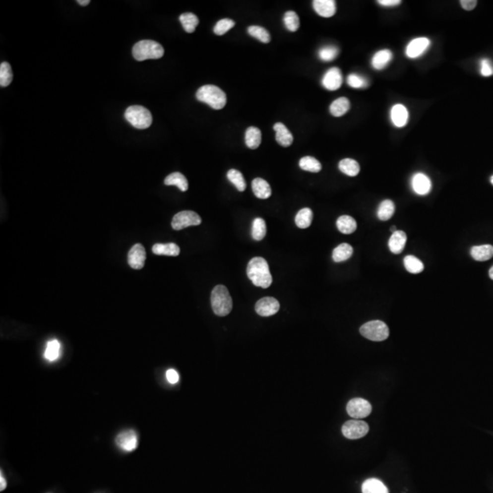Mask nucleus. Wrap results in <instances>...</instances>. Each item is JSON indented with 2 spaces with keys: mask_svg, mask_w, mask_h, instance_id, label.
Listing matches in <instances>:
<instances>
[{
  "mask_svg": "<svg viewBox=\"0 0 493 493\" xmlns=\"http://www.w3.org/2000/svg\"><path fill=\"white\" fill-rule=\"evenodd\" d=\"M246 275L255 286L267 289L272 283L268 262L260 257L253 258L246 267Z\"/></svg>",
  "mask_w": 493,
  "mask_h": 493,
  "instance_id": "nucleus-1",
  "label": "nucleus"
},
{
  "mask_svg": "<svg viewBox=\"0 0 493 493\" xmlns=\"http://www.w3.org/2000/svg\"><path fill=\"white\" fill-rule=\"evenodd\" d=\"M196 99L202 103L209 105L215 110L223 109L227 104V95L218 87L215 85H204L196 92Z\"/></svg>",
  "mask_w": 493,
  "mask_h": 493,
  "instance_id": "nucleus-2",
  "label": "nucleus"
},
{
  "mask_svg": "<svg viewBox=\"0 0 493 493\" xmlns=\"http://www.w3.org/2000/svg\"><path fill=\"white\" fill-rule=\"evenodd\" d=\"M164 53L163 46L155 40H141L132 48V56L138 62L157 60L163 57Z\"/></svg>",
  "mask_w": 493,
  "mask_h": 493,
  "instance_id": "nucleus-3",
  "label": "nucleus"
},
{
  "mask_svg": "<svg viewBox=\"0 0 493 493\" xmlns=\"http://www.w3.org/2000/svg\"><path fill=\"white\" fill-rule=\"evenodd\" d=\"M211 305L216 315L227 316L230 313L233 304L229 290L223 285H218L213 289L211 293Z\"/></svg>",
  "mask_w": 493,
  "mask_h": 493,
  "instance_id": "nucleus-4",
  "label": "nucleus"
},
{
  "mask_svg": "<svg viewBox=\"0 0 493 493\" xmlns=\"http://www.w3.org/2000/svg\"><path fill=\"white\" fill-rule=\"evenodd\" d=\"M124 117L128 123L136 129H146L151 126L153 117L149 112L143 106L132 105L127 108Z\"/></svg>",
  "mask_w": 493,
  "mask_h": 493,
  "instance_id": "nucleus-5",
  "label": "nucleus"
},
{
  "mask_svg": "<svg viewBox=\"0 0 493 493\" xmlns=\"http://www.w3.org/2000/svg\"><path fill=\"white\" fill-rule=\"evenodd\" d=\"M360 333L364 337L373 342H381L389 336V329L382 321H368L362 325Z\"/></svg>",
  "mask_w": 493,
  "mask_h": 493,
  "instance_id": "nucleus-6",
  "label": "nucleus"
},
{
  "mask_svg": "<svg viewBox=\"0 0 493 493\" xmlns=\"http://www.w3.org/2000/svg\"><path fill=\"white\" fill-rule=\"evenodd\" d=\"M201 222L202 219L197 213L185 210L175 215L171 226L175 230H181L191 226H198Z\"/></svg>",
  "mask_w": 493,
  "mask_h": 493,
  "instance_id": "nucleus-7",
  "label": "nucleus"
},
{
  "mask_svg": "<svg viewBox=\"0 0 493 493\" xmlns=\"http://www.w3.org/2000/svg\"><path fill=\"white\" fill-rule=\"evenodd\" d=\"M346 410L352 418L364 419L372 412V406L366 399L354 398L348 402Z\"/></svg>",
  "mask_w": 493,
  "mask_h": 493,
  "instance_id": "nucleus-8",
  "label": "nucleus"
},
{
  "mask_svg": "<svg viewBox=\"0 0 493 493\" xmlns=\"http://www.w3.org/2000/svg\"><path fill=\"white\" fill-rule=\"evenodd\" d=\"M342 431L345 437L349 439H357L367 435L369 431V427L364 421L350 420L344 423Z\"/></svg>",
  "mask_w": 493,
  "mask_h": 493,
  "instance_id": "nucleus-9",
  "label": "nucleus"
},
{
  "mask_svg": "<svg viewBox=\"0 0 493 493\" xmlns=\"http://www.w3.org/2000/svg\"><path fill=\"white\" fill-rule=\"evenodd\" d=\"M115 443L122 450L125 452H132L138 447L137 434L134 430L123 431L116 436Z\"/></svg>",
  "mask_w": 493,
  "mask_h": 493,
  "instance_id": "nucleus-10",
  "label": "nucleus"
},
{
  "mask_svg": "<svg viewBox=\"0 0 493 493\" xmlns=\"http://www.w3.org/2000/svg\"><path fill=\"white\" fill-rule=\"evenodd\" d=\"M255 310L258 315L263 317L274 315L280 310V303L273 297H264L257 302Z\"/></svg>",
  "mask_w": 493,
  "mask_h": 493,
  "instance_id": "nucleus-11",
  "label": "nucleus"
},
{
  "mask_svg": "<svg viewBox=\"0 0 493 493\" xmlns=\"http://www.w3.org/2000/svg\"><path fill=\"white\" fill-rule=\"evenodd\" d=\"M127 259L128 263L132 269L134 270L143 269L146 259V252L143 245L139 243L133 245L128 252Z\"/></svg>",
  "mask_w": 493,
  "mask_h": 493,
  "instance_id": "nucleus-12",
  "label": "nucleus"
},
{
  "mask_svg": "<svg viewBox=\"0 0 493 493\" xmlns=\"http://www.w3.org/2000/svg\"><path fill=\"white\" fill-rule=\"evenodd\" d=\"M430 40L428 38H417L411 40L406 49V55L410 59L420 57L430 48Z\"/></svg>",
  "mask_w": 493,
  "mask_h": 493,
  "instance_id": "nucleus-13",
  "label": "nucleus"
},
{
  "mask_svg": "<svg viewBox=\"0 0 493 493\" xmlns=\"http://www.w3.org/2000/svg\"><path fill=\"white\" fill-rule=\"evenodd\" d=\"M322 86L328 91H336L343 83V75L338 68H331L323 75L321 80Z\"/></svg>",
  "mask_w": 493,
  "mask_h": 493,
  "instance_id": "nucleus-14",
  "label": "nucleus"
},
{
  "mask_svg": "<svg viewBox=\"0 0 493 493\" xmlns=\"http://www.w3.org/2000/svg\"><path fill=\"white\" fill-rule=\"evenodd\" d=\"M414 192L419 195H428L432 188L431 180L423 173H417L411 179Z\"/></svg>",
  "mask_w": 493,
  "mask_h": 493,
  "instance_id": "nucleus-15",
  "label": "nucleus"
},
{
  "mask_svg": "<svg viewBox=\"0 0 493 493\" xmlns=\"http://www.w3.org/2000/svg\"><path fill=\"white\" fill-rule=\"evenodd\" d=\"M312 6L316 13L322 17H331L336 13V2L333 0H314Z\"/></svg>",
  "mask_w": 493,
  "mask_h": 493,
  "instance_id": "nucleus-16",
  "label": "nucleus"
},
{
  "mask_svg": "<svg viewBox=\"0 0 493 493\" xmlns=\"http://www.w3.org/2000/svg\"><path fill=\"white\" fill-rule=\"evenodd\" d=\"M390 116L393 124L398 128H402L407 124L409 115L408 111L404 105L396 104L392 107Z\"/></svg>",
  "mask_w": 493,
  "mask_h": 493,
  "instance_id": "nucleus-17",
  "label": "nucleus"
},
{
  "mask_svg": "<svg viewBox=\"0 0 493 493\" xmlns=\"http://www.w3.org/2000/svg\"><path fill=\"white\" fill-rule=\"evenodd\" d=\"M406 243H407L406 233L402 230H396V232L393 233L390 237L388 241L390 251L394 254L401 253L406 246Z\"/></svg>",
  "mask_w": 493,
  "mask_h": 493,
  "instance_id": "nucleus-18",
  "label": "nucleus"
},
{
  "mask_svg": "<svg viewBox=\"0 0 493 493\" xmlns=\"http://www.w3.org/2000/svg\"><path fill=\"white\" fill-rule=\"evenodd\" d=\"M273 129L276 132V141L280 143L281 146L288 147V146L292 145L293 142V134L283 123H277L273 127Z\"/></svg>",
  "mask_w": 493,
  "mask_h": 493,
  "instance_id": "nucleus-19",
  "label": "nucleus"
},
{
  "mask_svg": "<svg viewBox=\"0 0 493 493\" xmlns=\"http://www.w3.org/2000/svg\"><path fill=\"white\" fill-rule=\"evenodd\" d=\"M254 195L260 199H267L271 195L270 184L262 178H255L252 181Z\"/></svg>",
  "mask_w": 493,
  "mask_h": 493,
  "instance_id": "nucleus-20",
  "label": "nucleus"
},
{
  "mask_svg": "<svg viewBox=\"0 0 493 493\" xmlns=\"http://www.w3.org/2000/svg\"><path fill=\"white\" fill-rule=\"evenodd\" d=\"M393 59V54L389 50H381L373 55L372 66L373 69H383L385 68Z\"/></svg>",
  "mask_w": 493,
  "mask_h": 493,
  "instance_id": "nucleus-21",
  "label": "nucleus"
},
{
  "mask_svg": "<svg viewBox=\"0 0 493 493\" xmlns=\"http://www.w3.org/2000/svg\"><path fill=\"white\" fill-rule=\"evenodd\" d=\"M152 250L155 255L177 257L180 253V247L175 243H166V244L158 243L153 246Z\"/></svg>",
  "mask_w": 493,
  "mask_h": 493,
  "instance_id": "nucleus-22",
  "label": "nucleus"
},
{
  "mask_svg": "<svg viewBox=\"0 0 493 493\" xmlns=\"http://www.w3.org/2000/svg\"><path fill=\"white\" fill-rule=\"evenodd\" d=\"M470 254L477 261H486L493 257V246L482 245L471 247Z\"/></svg>",
  "mask_w": 493,
  "mask_h": 493,
  "instance_id": "nucleus-23",
  "label": "nucleus"
},
{
  "mask_svg": "<svg viewBox=\"0 0 493 493\" xmlns=\"http://www.w3.org/2000/svg\"><path fill=\"white\" fill-rule=\"evenodd\" d=\"M165 185H176L182 192H185L188 189V182L187 179L184 176L183 174L179 172H175L167 176L165 179Z\"/></svg>",
  "mask_w": 493,
  "mask_h": 493,
  "instance_id": "nucleus-24",
  "label": "nucleus"
},
{
  "mask_svg": "<svg viewBox=\"0 0 493 493\" xmlns=\"http://www.w3.org/2000/svg\"><path fill=\"white\" fill-rule=\"evenodd\" d=\"M246 146L250 149H257L261 143V132L257 127H249L245 133Z\"/></svg>",
  "mask_w": 493,
  "mask_h": 493,
  "instance_id": "nucleus-25",
  "label": "nucleus"
},
{
  "mask_svg": "<svg viewBox=\"0 0 493 493\" xmlns=\"http://www.w3.org/2000/svg\"><path fill=\"white\" fill-rule=\"evenodd\" d=\"M363 493H388V490L383 482L377 479H369L362 486Z\"/></svg>",
  "mask_w": 493,
  "mask_h": 493,
  "instance_id": "nucleus-26",
  "label": "nucleus"
},
{
  "mask_svg": "<svg viewBox=\"0 0 493 493\" xmlns=\"http://www.w3.org/2000/svg\"><path fill=\"white\" fill-rule=\"evenodd\" d=\"M349 110H350V102L345 97L336 99L330 106V113L335 117L343 116Z\"/></svg>",
  "mask_w": 493,
  "mask_h": 493,
  "instance_id": "nucleus-27",
  "label": "nucleus"
},
{
  "mask_svg": "<svg viewBox=\"0 0 493 493\" xmlns=\"http://www.w3.org/2000/svg\"><path fill=\"white\" fill-rule=\"evenodd\" d=\"M336 226L340 232L344 234H352L357 229V223L350 216H341L336 221Z\"/></svg>",
  "mask_w": 493,
  "mask_h": 493,
  "instance_id": "nucleus-28",
  "label": "nucleus"
},
{
  "mask_svg": "<svg viewBox=\"0 0 493 493\" xmlns=\"http://www.w3.org/2000/svg\"><path fill=\"white\" fill-rule=\"evenodd\" d=\"M354 252L353 247L347 243L340 244L336 246L333 251V258L335 262H342L345 261L352 257Z\"/></svg>",
  "mask_w": 493,
  "mask_h": 493,
  "instance_id": "nucleus-29",
  "label": "nucleus"
},
{
  "mask_svg": "<svg viewBox=\"0 0 493 493\" xmlns=\"http://www.w3.org/2000/svg\"><path fill=\"white\" fill-rule=\"evenodd\" d=\"M339 169L349 177H356L360 172V166L356 160L345 158L339 163Z\"/></svg>",
  "mask_w": 493,
  "mask_h": 493,
  "instance_id": "nucleus-30",
  "label": "nucleus"
},
{
  "mask_svg": "<svg viewBox=\"0 0 493 493\" xmlns=\"http://www.w3.org/2000/svg\"><path fill=\"white\" fill-rule=\"evenodd\" d=\"M61 343L56 339L49 341L44 353L45 359L49 362L57 361L61 356Z\"/></svg>",
  "mask_w": 493,
  "mask_h": 493,
  "instance_id": "nucleus-31",
  "label": "nucleus"
},
{
  "mask_svg": "<svg viewBox=\"0 0 493 493\" xmlns=\"http://www.w3.org/2000/svg\"><path fill=\"white\" fill-rule=\"evenodd\" d=\"M395 204L393 201L386 199L384 200L379 205L378 210H377V217L382 221H386L393 217L395 214Z\"/></svg>",
  "mask_w": 493,
  "mask_h": 493,
  "instance_id": "nucleus-32",
  "label": "nucleus"
},
{
  "mask_svg": "<svg viewBox=\"0 0 493 493\" xmlns=\"http://www.w3.org/2000/svg\"><path fill=\"white\" fill-rule=\"evenodd\" d=\"M313 214L310 208L305 207L301 209L296 217H295V223L300 229H307L309 228L312 221Z\"/></svg>",
  "mask_w": 493,
  "mask_h": 493,
  "instance_id": "nucleus-33",
  "label": "nucleus"
},
{
  "mask_svg": "<svg viewBox=\"0 0 493 493\" xmlns=\"http://www.w3.org/2000/svg\"><path fill=\"white\" fill-rule=\"evenodd\" d=\"M179 20L180 22L182 23V26H183L184 29L187 32V33H193L195 30V28L196 26L199 23V20H198V17L195 16V14L193 13H184L182 14L180 17H179Z\"/></svg>",
  "mask_w": 493,
  "mask_h": 493,
  "instance_id": "nucleus-34",
  "label": "nucleus"
},
{
  "mask_svg": "<svg viewBox=\"0 0 493 493\" xmlns=\"http://www.w3.org/2000/svg\"><path fill=\"white\" fill-rule=\"evenodd\" d=\"M300 167L307 172L318 173L321 170V163L311 156H304L299 162Z\"/></svg>",
  "mask_w": 493,
  "mask_h": 493,
  "instance_id": "nucleus-35",
  "label": "nucleus"
},
{
  "mask_svg": "<svg viewBox=\"0 0 493 493\" xmlns=\"http://www.w3.org/2000/svg\"><path fill=\"white\" fill-rule=\"evenodd\" d=\"M404 265L406 270L412 274H419L424 270V264L415 256H407L404 258Z\"/></svg>",
  "mask_w": 493,
  "mask_h": 493,
  "instance_id": "nucleus-36",
  "label": "nucleus"
},
{
  "mask_svg": "<svg viewBox=\"0 0 493 493\" xmlns=\"http://www.w3.org/2000/svg\"><path fill=\"white\" fill-rule=\"evenodd\" d=\"M227 178L230 180L231 183L236 186V188L240 192H243L246 189V184L243 175L239 170L236 169H230L227 174Z\"/></svg>",
  "mask_w": 493,
  "mask_h": 493,
  "instance_id": "nucleus-37",
  "label": "nucleus"
},
{
  "mask_svg": "<svg viewBox=\"0 0 493 493\" xmlns=\"http://www.w3.org/2000/svg\"><path fill=\"white\" fill-rule=\"evenodd\" d=\"M267 233V228L264 219L257 218L254 219L252 223L251 236L255 241H262Z\"/></svg>",
  "mask_w": 493,
  "mask_h": 493,
  "instance_id": "nucleus-38",
  "label": "nucleus"
},
{
  "mask_svg": "<svg viewBox=\"0 0 493 493\" xmlns=\"http://www.w3.org/2000/svg\"><path fill=\"white\" fill-rule=\"evenodd\" d=\"M247 33L253 38L263 43H269L270 41V35L267 29L260 26H250L247 28Z\"/></svg>",
  "mask_w": 493,
  "mask_h": 493,
  "instance_id": "nucleus-39",
  "label": "nucleus"
},
{
  "mask_svg": "<svg viewBox=\"0 0 493 493\" xmlns=\"http://www.w3.org/2000/svg\"><path fill=\"white\" fill-rule=\"evenodd\" d=\"M283 22L286 29L291 32H295L300 28V18L294 11H287L283 17Z\"/></svg>",
  "mask_w": 493,
  "mask_h": 493,
  "instance_id": "nucleus-40",
  "label": "nucleus"
},
{
  "mask_svg": "<svg viewBox=\"0 0 493 493\" xmlns=\"http://www.w3.org/2000/svg\"><path fill=\"white\" fill-rule=\"evenodd\" d=\"M13 80L11 66L7 62H2L0 65V86H8Z\"/></svg>",
  "mask_w": 493,
  "mask_h": 493,
  "instance_id": "nucleus-41",
  "label": "nucleus"
},
{
  "mask_svg": "<svg viewBox=\"0 0 493 493\" xmlns=\"http://www.w3.org/2000/svg\"><path fill=\"white\" fill-rule=\"evenodd\" d=\"M339 49L335 46L322 47L318 52V56L322 62H333L338 56Z\"/></svg>",
  "mask_w": 493,
  "mask_h": 493,
  "instance_id": "nucleus-42",
  "label": "nucleus"
},
{
  "mask_svg": "<svg viewBox=\"0 0 493 493\" xmlns=\"http://www.w3.org/2000/svg\"><path fill=\"white\" fill-rule=\"evenodd\" d=\"M234 26H235V21H233L230 18L220 19L218 23L216 24V26L214 27V33L218 36H222V35L226 34Z\"/></svg>",
  "mask_w": 493,
  "mask_h": 493,
  "instance_id": "nucleus-43",
  "label": "nucleus"
},
{
  "mask_svg": "<svg viewBox=\"0 0 493 493\" xmlns=\"http://www.w3.org/2000/svg\"><path fill=\"white\" fill-rule=\"evenodd\" d=\"M347 83L349 86L355 89H363L368 86V80L361 75L352 73L347 77Z\"/></svg>",
  "mask_w": 493,
  "mask_h": 493,
  "instance_id": "nucleus-44",
  "label": "nucleus"
},
{
  "mask_svg": "<svg viewBox=\"0 0 493 493\" xmlns=\"http://www.w3.org/2000/svg\"><path fill=\"white\" fill-rule=\"evenodd\" d=\"M481 74L484 77H490L493 75V65L488 59H483L481 62Z\"/></svg>",
  "mask_w": 493,
  "mask_h": 493,
  "instance_id": "nucleus-45",
  "label": "nucleus"
},
{
  "mask_svg": "<svg viewBox=\"0 0 493 493\" xmlns=\"http://www.w3.org/2000/svg\"><path fill=\"white\" fill-rule=\"evenodd\" d=\"M166 376H167V380L170 383V384H175L178 383L179 381V374H178V372L174 369H169L167 370V373H166Z\"/></svg>",
  "mask_w": 493,
  "mask_h": 493,
  "instance_id": "nucleus-46",
  "label": "nucleus"
},
{
  "mask_svg": "<svg viewBox=\"0 0 493 493\" xmlns=\"http://www.w3.org/2000/svg\"><path fill=\"white\" fill-rule=\"evenodd\" d=\"M476 0H461L460 1V4H461V6L464 8L465 10H468V11H470L472 9H474L477 6Z\"/></svg>",
  "mask_w": 493,
  "mask_h": 493,
  "instance_id": "nucleus-47",
  "label": "nucleus"
},
{
  "mask_svg": "<svg viewBox=\"0 0 493 493\" xmlns=\"http://www.w3.org/2000/svg\"><path fill=\"white\" fill-rule=\"evenodd\" d=\"M377 3L381 6H398L399 4H401V1L400 0H379L377 1Z\"/></svg>",
  "mask_w": 493,
  "mask_h": 493,
  "instance_id": "nucleus-48",
  "label": "nucleus"
},
{
  "mask_svg": "<svg viewBox=\"0 0 493 493\" xmlns=\"http://www.w3.org/2000/svg\"><path fill=\"white\" fill-rule=\"evenodd\" d=\"M6 488V479L3 476V473L1 471L0 473V491L3 492L5 489Z\"/></svg>",
  "mask_w": 493,
  "mask_h": 493,
  "instance_id": "nucleus-49",
  "label": "nucleus"
},
{
  "mask_svg": "<svg viewBox=\"0 0 493 493\" xmlns=\"http://www.w3.org/2000/svg\"><path fill=\"white\" fill-rule=\"evenodd\" d=\"M77 3L80 6H88L90 4V0H78Z\"/></svg>",
  "mask_w": 493,
  "mask_h": 493,
  "instance_id": "nucleus-50",
  "label": "nucleus"
},
{
  "mask_svg": "<svg viewBox=\"0 0 493 493\" xmlns=\"http://www.w3.org/2000/svg\"><path fill=\"white\" fill-rule=\"evenodd\" d=\"M489 275H490V278L493 280V266L491 268V270L489 271Z\"/></svg>",
  "mask_w": 493,
  "mask_h": 493,
  "instance_id": "nucleus-51",
  "label": "nucleus"
},
{
  "mask_svg": "<svg viewBox=\"0 0 493 493\" xmlns=\"http://www.w3.org/2000/svg\"><path fill=\"white\" fill-rule=\"evenodd\" d=\"M390 230H391V232H392V233H395L396 231V227H391Z\"/></svg>",
  "mask_w": 493,
  "mask_h": 493,
  "instance_id": "nucleus-52",
  "label": "nucleus"
},
{
  "mask_svg": "<svg viewBox=\"0 0 493 493\" xmlns=\"http://www.w3.org/2000/svg\"><path fill=\"white\" fill-rule=\"evenodd\" d=\"M491 182H492V184L493 185V176L492 178H491Z\"/></svg>",
  "mask_w": 493,
  "mask_h": 493,
  "instance_id": "nucleus-53",
  "label": "nucleus"
}]
</instances>
